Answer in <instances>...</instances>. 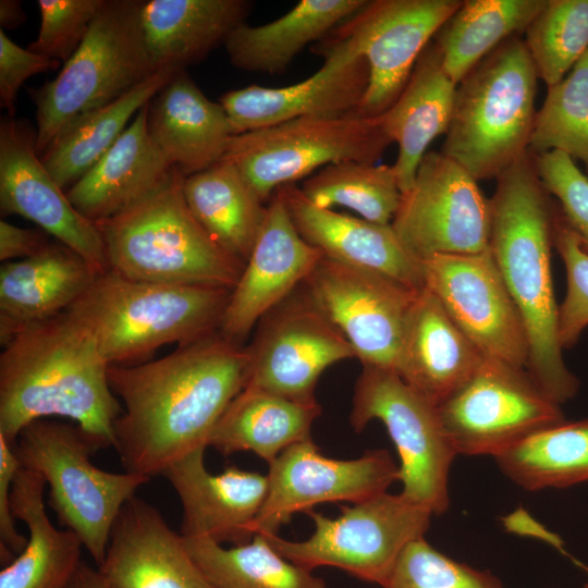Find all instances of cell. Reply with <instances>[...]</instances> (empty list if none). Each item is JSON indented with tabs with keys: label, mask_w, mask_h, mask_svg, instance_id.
Masks as SVG:
<instances>
[{
	"label": "cell",
	"mask_w": 588,
	"mask_h": 588,
	"mask_svg": "<svg viewBox=\"0 0 588 588\" xmlns=\"http://www.w3.org/2000/svg\"><path fill=\"white\" fill-rule=\"evenodd\" d=\"M311 50L323 58L319 71L284 87L249 85L229 90L219 100L233 135L305 117L356 113L367 89V62L348 48L321 39Z\"/></svg>",
	"instance_id": "19"
},
{
	"label": "cell",
	"mask_w": 588,
	"mask_h": 588,
	"mask_svg": "<svg viewBox=\"0 0 588 588\" xmlns=\"http://www.w3.org/2000/svg\"><path fill=\"white\" fill-rule=\"evenodd\" d=\"M247 363V347L217 331L159 359L110 366V388L124 406L113 446L125 471L152 478L209 446L218 420L244 388Z\"/></svg>",
	"instance_id": "1"
},
{
	"label": "cell",
	"mask_w": 588,
	"mask_h": 588,
	"mask_svg": "<svg viewBox=\"0 0 588 588\" xmlns=\"http://www.w3.org/2000/svg\"><path fill=\"white\" fill-rule=\"evenodd\" d=\"M106 0H38L40 27L27 49L66 62L84 40Z\"/></svg>",
	"instance_id": "43"
},
{
	"label": "cell",
	"mask_w": 588,
	"mask_h": 588,
	"mask_svg": "<svg viewBox=\"0 0 588 588\" xmlns=\"http://www.w3.org/2000/svg\"><path fill=\"white\" fill-rule=\"evenodd\" d=\"M538 79L520 35L502 42L456 85L441 152L478 182L495 179L529 151Z\"/></svg>",
	"instance_id": "6"
},
{
	"label": "cell",
	"mask_w": 588,
	"mask_h": 588,
	"mask_svg": "<svg viewBox=\"0 0 588 588\" xmlns=\"http://www.w3.org/2000/svg\"><path fill=\"white\" fill-rule=\"evenodd\" d=\"M380 420L400 457L402 494L444 513L449 471L457 455L441 424L438 407L406 384L392 369L363 366L354 388L351 426L362 431Z\"/></svg>",
	"instance_id": "11"
},
{
	"label": "cell",
	"mask_w": 588,
	"mask_h": 588,
	"mask_svg": "<svg viewBox=\"0 0 588 588\" xmlns=\"http://www.w3.org/2000/svg\"><path fill=\"white\" fill-rule=\"evenodd\" d=\"M524 34L538 78L560 83L588 50V0H547Z\"/></svg>",
	"instance_id": "41"
},
{
	"label": "cell",
	"mask_w": 588,
	"mask_h": 588,
	"mask_svg": "<svg viewBox=\"0 0 588 588\" xmlns=\"http://www.w3.org/2000/svg\"><path fill=\"white\" fill-rule=\"evenodd\" d=\"M299 188L320 208L346 207L379 224L392 223L402 197L392 166L357 161L329 164Z\"/></svg>",
	"instance_id": "39"
},
{
	"label": "cell",
	"mask_w": 588,
	"mask_h": 588,
	"mask_svg": "<svg viewBox=\"0 0 588 588\" xmlns=\"http://www.w3.org/2000/svg\"><path fill=\"white\" fill-rule=\"evenodd\" d=\"M140 2L106 0L58 76L32 93L39 157L74 119L115 101L155 74L142 32Z\"/></svg>",
	"instance_id": "8"
},
{
	"label": "cell",
	"mask_w": 588,
	"mask_h": 588,
	"mask_svg": "<svg viewBox=\"0 0 588 588\" xmlns=\"http://www.w3.org/2000/svg\"><path fill=\"white\" fill-rule=\"evenodd\" d=\"M26 16L19 0L0 1V25L1 27L13 29L20 26Z\"/></svg>",
	"instance_id": "49"
},
{
	"label": "cell",
	"mask_w": 588,
	"mask_h": 588,
	"mask_svg": "<svg viewBox=\"0 0 588 588\" xmlns=\"http://www.w3.org/2000/svg\"><path fill=\"white\" fill-rule=\"evenodd\" d=\"M367 0H301L281 17L259 26L245 23L224 41L231 63L248 72L283 73L308 45L320 41Z\"/></svg>",
	"instance_id": "32"
},
{
	"label": "cell",
	"mask_w": 588,
	"mask_h": 588,
	"mask_svg": "<svg viewBox=\"0 0 588 588\" xmlns=\"http://www.w3.org/2000/svg\"><path fill=\"white\" fill-rule=\"evenodd\" d=\"M148 130L184 176L221 161L233 136L222 105L206 97L185 70L176 72L149 102Z\"/></svg>",
	"instance_id": "27"
},
{
	"label": "cell",
	"mask_w": 588,
	"mask_h": 588,
	"mask_svg": "<svg viewBox=\"0 0 588 588\" xmlns=\"http://www.w3.org/2000/svg\"><path fill=\"white\" fill-rule=\"evenodd\" d=\"M322 257L297 232L274 192L250 256L231 291L219 332L243 343L270 310L306 281Z\"/></svg>",
	"instance_id": "21"
},
{
	"label": "cell",
	"mask_w": 588,
	"mask_h": 588,
	"mask_svg": "<svg viewBox=\"0 0 588 588\" xmlns=\"http://www.w3.org/2000/svg\"><path fill=\"white\" fill-rule=\"evenodd\" d=\"M392 226L419 261L489 249L490 204L478 181L441 151L427 152L402 194Z\"/></svg>",
	"instance_id": "14"
},
{
	"label": "cell",
	"mask_w": 588,
	"mask_h": 588,
	"mask_svg": "<svg viewBox=\"0 0 588 588\" xmlns=\"http://www.w3.org/2000/svg\"><path fill=\"white\" fill-rule=\"evenodd\" d=\"M575 563H576L577 565L581 566V568H584V569L587 572V574H588V567H587V566H585L584 564H581V563H579V562H577V561H575ZM585 588H588V584L585 585Z\"/></svg>",
	"instance_id": "51"
},
{
	"label": "cell",
	"mask_w": 588,
	"mask_h": 588,
	"mask_svg": "<svg viewBox=\"0 0 588 588\" xmlns=\"http://www.w3.org/2000/svg\"><path fill=\"white\" fill-rule=\"evenodd\" d=\"M248 0H149L140 2V25L152 71L185 70L199 62L241 24Z\"/></svg>",
	"instance_id": "29"
},
{
	"label": "cell",
	"mask_w": 588,
	"mask_h": 588,
	"mask_svg": "<svg viewBox=\"0 0 588 588\" xmlns=\"http://www.w3.org/2000/svg\"><path fill=\"white\" fill-rule=\"evenodd\" d=\"M37 131L26 121L0 123V208L37 223L59 243L79 254L100 272L109 269L101 234L83 217L42 164Z\"/></svg>",
	"instance_id": "20"
},
{
	"label": "cell",
	"mask_w": 588,
	"mask_h": 588,
	"mask_svg": "<svg viewBox=\"0 0 588 588\" xmlns=\"http://www.w3.org/2000/svg\"><path fill=\"white\" fill-rule=\"evenodd\" d=\"M60 61L34 53L12 41L0 32V105L11 118L15 113L19 89L30 76L56 70Z\"/></svg>",
	"instance_id": "46"
},
{
	"label": "cell",
	"mask_w": 588,
	"mask_h": 588,
	"mask_svg": "<svg viewBox=\"0 0 588 588\" xmlns=\"http://www.w3.org/2000/svg\"><path fill=\"white\" fill-rule=\"evenodd\" d=\"M455 452L498 456L565 419L526 369L486 358L470 379L438 406Z\"/></svg>",
	"instance_id": "12"
},
{
	"label": "cell",
	"mask_w": 588,
	"mask_h": 588,
	"mask_svg": "<svg viewBox=\"0 0 588 588\" xmlns=\"http://www.w3.org/2000/svg\"><path fill=\"white\" fill-rule=\"evenodd\" d=\"M183 193L191 212L215 243L245 265L267 206L240 171L221 160L185 176Z\"/></svg>",
	"instance_id": "34"
},
{
	"label": "cell",
	"mask_w": 588,
	"mask_h": 588,
	"mask_svg": "<svg viewBox=\"0 0 588 588\" xmlns=\"http://www.w3.org/2000/svg\"><path fill=\"white\" fill-rule=\"evenodd\" d=\"M183 541L215 588H327L322 578L284 559L261 534L231 548L203 537Z\"/></svg>",
	"instance_id": "38"
},
{
	"label": "cell",
	"mask_w": 588,
	"mask_h": 588,
	"mask_svg": "<svg viewBox=\"0 0 588 588\" xmlns=\"http://www.w3.org/2000/svg\"><path fill=\"white\" fill-rule=\"evenodd\" d=\"M20 467L13 445L0 436V548L4 565L10 564L14 560L12 555L21 553L27 543V538L16 529L11 504V490Z\"/></svg>",
	"instance_id": "47"
},
{
	"label": "cell",
	"mask_w": 588,
	"mask_h": 588,
	"mask_svg": "<svg viewBox=\"0 0 588 588\" xmlns=\"http://www.w3.org/2000/svg\"><path fill=\"white\" fill-rule=\"evenodd\" d=\"M547 0H464L434 35L444 71L457 85L506 39L522 35Z\"/></svg>",
	"instance_id": "36"
},
{
	"label": "cell",
	"mask_w": 588,
	"mask_h": 588,
	"mask_svg": "<svg viewBox=\"0 0 588 588\" xmlns=\"http://www.w3.org/2000/svg\"><path fill=\"white\" fill-rule=\"evenodd\" d=\"M97 569L108 588H215L182 535L136 495L120 511Z\"/></svg>",
	"instance_id": "22"
},
{
	"label": "cell",
	"mask_w": 588,
	"mask_h": 588,
	"mask_svg": "<svg viewBox=\"0 0 588 588\" xmlns=\"http://www.w3.org/2000/svg\"><path fill=\"white\" fill-rule=\"evenodd\" d=\"M425 287L486 358L527 368L526 328L491 249L420 261Z\"/></svg>",
	"instance_id": "17"
},
{
	"label": "cell",
	"mask_w": 588,
	"mask_h": 588,
	"mask_svg": "<svg viewBox=\"0 0 588 588\" xmlns=\"http://www.w3.org/2000/svg\"><path fill=\"white\" fill-rule=\"evenodd\" d=\"M13 449L21 467L49 486L60 524L101 564L120 511L150 478L95 466L90 456L101 448L76 424L36 420L20 432Z\"/></svg>",
	"instance_id": "7"
},
{
	"label": "cell",
	"mask_w": 588,
	"mask_h": 588,
	"mask_svg": "<svg viewBox=\"0 0 588 588\" xmlns=\"http://www.w3.org/2000/svg\"><path fill=\"white\" fill-rule=\"evenodd\" d=\"M534 159L542 184L588 253V176L575 160L560 151L534 155Z\"/></svg>",
	"instance_id": "45"
},
{
	"label": "cell",
	"mask_w": 588,
	"mask_h": 588,
	"mask_svg": "<svg viewBox=\"0 0 588 588\" xmlns=\"http://www.w3.org/2000/svg\"><path fill=\"white\" fill-rule=\"evenodd\" d=\"M560 151L584 163L588 176V50L537 111L529 152Z\"/></svg>",
	"instance_id": "40"
},
{
	"label": "cell",
	"mask_w": 588,
	"mask_h": 588,
	"mask_svg": "<svg viewBox=\"0 0 588 588\" xmlns=\"http://www.w3.org/2000/svg\"><path fill=\"white\" fill-rule=\"evenodd\" d=\"M44 478L20 467L11 490L12 512L28 529L25 548L0 573V588H68L82 563L83 543L59 530L45 507Z\"/></svg>",
	"instance_id": "31"
},
{
	"label": "cell",
	"mask_w": 588,
	"mask_h": 588,
	"mask_svg": "<svg viewBox=\"0 0 588 588\" xmlns=\"http://www.w3.org/2000/svg\"><path fill=\"white\" fill-rule=\"evenodd\" d=\"M302 285L363 366L395 370L406 321L421 290L324 255Z\"/></svg>",
	"instance_id": "15"
},
{
	"label": "cell",
	"mask_w": 588,
	"mask_h": 588,
	"mask_svg": "<svg viewBox=\"0 0 588 588\" xmlns=\"http://www.w3.org/2000/svg\"><path fill=\"white\" fill-rule=\"evenodd\" d=\"M383 588H502V584L488 571L446 556L422 537L403 550Z\"/></svg>",
	"instance_id": "42"
},
{
	"label": "cell",
	"mask_w": 588,
	"mask_h": 588,
	"mask_svg": "<svg viewBox=\"0 0 588 588\" xmlns=\"http://www.w3.org/2000/svg\"><path fill=\"white\" fill-rule=\"evenodd\" d=\"M149 102L101 159L65 192L73 207L93 223L113 217L149 194L173 168L149 134Z\"/></svg>",
	"instance_id": "28"
},
{
	"label": "cell",
	"mask_w": 588,
	"mask_h": 588,
	"mask_svg": "<svg viewBox=\"0 0 588 588\" xmlns=\"http://www.w3.org/2000/svg\"><path fill=\"white\" fill-rule=\"evenodd\" d=\"M318 402L304 403L244 388L218 420L209 446L223 455L249 451L271 463L286 448L311 438Z\"/></svg>",
	"instance_id": "33"
},
{
	"label": "cell",
	"mask_w": 588,
	"mask_h": 588,
	"mask_svg": "<svg viewBox=\"0 0 588 588\" xmlns=\"http://www.w3.org/2000/svg\"><path fill=\"white\" fill-rule=\"evenodd\" d=\"M455 89L437 46L430 42L397 99L380 115L384 132L399 146L392 167L402 194L412 187L430 143L446 134Z\"/></svg>",
	"instance_id": "30"
},
{
	"label": "cell",
	"mask_w": 588,
	"mask_h": 588,
	"mask_svg": "<svg viewBox=\"0 0 588 588\" xmlns=\"http://www.w3.org/2000/svg\"><path fill=\"white\" fill-rule=\"evenodd\" d=\"M490 204V244L498 269L524 321L527 372L553 401L565 403L579 387L559 339L551 253L559 206L527 152L497 177Z\"/></svg>",
	"instance_id": "3"
},
{
	"label": "cell",
	"mask_w": 588,
	"mask_h": 588,
	"mask_svg": "<svg viewBox=\"0 0 588 588\" xmlns=\"http://www.w3.org/2000/svg\"><path fill=\"white\" fill-rule=\"evenodd\" d=\"M49 244L46 232L23 229L7 221H0V259L2 261L32 257Z\"/></svg>",
	"instance_id": "48"
},
{
	"label": "cell",
	"mask_w": 588,
	"mask_h": 588,
	"mask_svg": "<svg viewBox=\"0 0 588 588\" xmlns=\"http://www.w3.org/2000/svg\"><path fill=\"white\" fill-rule=\"evenodd\" d=\"M181 70L164 69L103 107L65 125L40 155L58 185L66 191L114 145L127 121L148 103Z\"/></svg>",
	"instance_id": "35"
},
{
	"label": "cell",
	"mask_w": 588,
	"mask_h": 588,
	"mask_svg": "<svg viewBox=\"0 0 588 588\" xmlns=\"http://www.w3.org/2000/svg\"><path fill=\"white\" fill-rule=\"evenodd\" d=\"M205 450L193 451L162 474L182 503L180 534L208 538L220 544L248 542L267 497L268 477L236 466L212 475L204 463Z\"/></svg>",
	"instance_id": "23"
},
{
	"label": "cell",
	"mask_w": 588,
	"mask_h": 588,
	"mask_svg": "<svg viewBox=\"0 0 588 588\" xmlns=\"http://www.w3.org/2000/svg\"><path fill=\"white\" fill-rule=\"evenodd\" d=\"M68 588H108L98 569L82 561Z\"/></svg>",
	"instance_id": "50"
},
{
	"label": "cell",
	"mask_w": 588,
	"mask_h": 588,
	"mask_svg": "<svg viewBox=\"0 0 588 588\" xmlns=\"http://www.w3.org/2000/svg\"><path fill=\"white\" fill-rule=\"evenodd\" d=\"M463 0H371L322 39L342 45L368 65L356 114L384 113L404 89L425 48Z\"/></svg>",
	"instance_id": "13"
},
{
	"label": "cell",
	"mask_w": 588,
	"mask_h": 588,
	"mask_svg": "<svg viewBox=\"0 0 588 588\" xmlns=\"http://www.w3.org/2000/svg\"><path fill=\"white\" fill-rule=\"evenodd\" d=\"M230 289L99 273L68 309L94 335L109 366L139 364L160 346L219 331Z\"/></svg>",
	"instance_id": "4"
},
{
	"label": "cell",
	"mask_w": 588,
	"mask_h": 588,
	"mask_svg": "<svg viewBox=\"0 0 588 588\" xmlns=\"http://www.w3.org/2000/svg\"><path fill=\"white\" fill-rule=\"evenodd\" d=\"M554 248L566 271V293L559 305V339L564 350L574 346L588 326V253L564 220L560 208Z\"/></svg>",
	"instance_id": "44"
},
{
	"label": "cell",
	"mask_w": 588,
	"mask_h": 588,
	"mask_svg": "<svg viewBox=\"0 0 588 588\" xmlns=\"http://www.w3.org/2000/svg\"><path fill=\"white\" fill-rule=\"evenodd\" d=\"M501 471L529 490L588 481V418L542 429L494 457Z\"/></svg>",
	"instance_id": "37"
},
{
	"label": "cell",
	"mask_w": 588,
	"mask_h": 588,
	"mask_svg": "<svg viewBox=\"0 0 588 588\" xmlns=\"http://www.w3.org/2000/svg\"><path fill=\"white\" fill-rule=\"evenodd\" d=\"M0 355V436L14 444L20 432L45 417H65L98 445L113 446L122 404L91 332L69 310L15 333Z\"/></svg>",
	"instance_id": "2"
},
{
	"label": "cell",
	"mask_w": 588,
	"mask_h": 588,
	"mask_svg": "<svg viewBox=\"0 0 588 588\" xmlns=\"http://www.w3.org/2000/svg\"><path fill=\"white\" fill-rule=\"evenodd\" d=\"M101 273L62 243L8 261L0 269V341L23 328L65 311Z\"/></svg>",
	"instance_id": "26"
},
{
	"label": "cell",
	"mask_w": 588,
	"mask_h": 588,
	"mask_svg": "<svg viewBox=\"0 0 588 588\" xmlns=\"http://www.w3.org/2000/svg\"><path fill=\"white\" fill-rule=\"evenodd\" d=\"M301 236L338 262L390 277L414 290L425 287L420 261L392 224H379L314 205L295 184L275 191Z\"/></svg>",
	"instance_id": "24"
},
{
	"label": "cell",
	"mask_w": 588,
	"mask_h": 588,
	"mask_svg": "<svg viewBox=\"0 0 588 588\" xmlns=\"http://www.w3.org/2000/svg\"><path fill=\"white\" fill-rule=\"evenodd\" d=\"M184 177L173 167L149 194L95 223L109 269L139 281L232 290L245 265L195 219L184 197Z\"/></svg>",
	"instance_id": "5"
},
{
	"label": "cell",
	"mask_w": 588,
	"mask_h": 588,
	"mask_svg": "<svg viewBox=\"0 0 588 588\" xmlns=\"http://www.w3.org/2000/svg\"><path fill=\"white\" fill-rule=\"evenodd\" d=\"M485 357L424 287L409 311L395 372L437 407L463 387Z\"/></svg>",
	"instance_id": "25"
},
{
	"label": "cell",
	"mask_w": 588,
	"mask_h": 588,
	"mask_svg": "<svg viewBox=\"0 0 588 588\" xmlns=\"http://www.w3.org/2000/svg\"><path fill=\"white\" fill-rule=\"evenodd\" d=\"M342 505L330 518L309 510L313 534L302 541L261 534L271 547L290 562L314 571L329 566L384 587L403 550L425 537L431 516L428 509L402 493H380L367 500Z\"/></svg>",
	"instance_id": "9"
},
{
	"label": "cell",
	"mask_w": 588,
	"mask_h": 588,
	"mask_svg": "<svg viewBox=\"0 0 588 588\" xmlns=\"http://www.w3.org/2000/svg\"><path fill=\"white\" fill-rule=\"evenodd\" d=\"M268 465V492L254 535L277 534L298 512L327 502L357 503L399 481V465L387 450L336 460L321 454L311 438L286 448Z\"/></svg>",
	"instance_id": "18"
},
{
	"label": "cell",
	"mask_w": 588,
	"mask_h": 588,
	"mask_svg": "<svg viewBox=\"0 0 588 588\" xmlns=\"http://www.w3.org/2000/svg\"><path fill=\"white\" fill-rule=\"evenodd\" d=\"M247 347L244 388L297 402L313 403L321 373L331 365L355 357L324 314L299 287L260 321ZM243 388V389H244Z\"/></svg>",
	"instance_id": "16"
},
{
	"label": "cell",
	"mask_w": 588,
	"mask_h": 588,
	"mask_svg": "<svg viewBox=\"0 0 588 588\" xmlns=\"http://www.w3.org/2000/svg\"><path fill=\"white\" fill-rule=\"evenodd\" d=\"M391 144L380 115L305 117L233 135L222 160L266 201L323 164L376 163Z\"/></svg>",
	"instance_id": "10"
}]
</instances>
